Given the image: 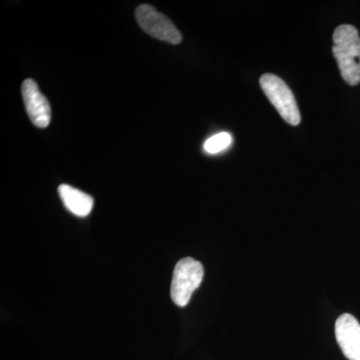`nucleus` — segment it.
I'll return each instance as SVG.
<instances>
[{
    "label": "nucleus",
    "instance_id": "obj_7",
    "mask_svg": "<svg viewBox=\"0 0 360 360\" xmlns=\"http://www.w3.org/2000/svg\"><path fill=\"white\" fill-rule=\"evenodd\" d=\"M58 193L66 210L79 217H85L94 208V198L89 194L68 184H61Z\"/></svg>",
    "mask_w": 360,
    "mask_h": 360
},
{
    "label": "nucleus",
    "instance_id": "obj_5",
    "mask_svg": "<svg viewBox=\"0 0 360 360\" xmlns=\"http://www.w3.org/2000/svg\"><path fill=\"white\" fill-rule=\"evenodd\" d=\"M26 112L33 124L39 129L49 127L51 120V104L33 79H26L21 86Z\"/></svg>",
    "mask_w": 360,
    "mask_h": 360
},
{
    "label": "nucleus",
    "instance_id": "obj_3",
    "mask_svg": "<svg viewBox=\"0 0 360 360\" xmlns=\"http://www.w3.org/2000/svg\"><path fill=\"white\" fill-rule=\"evenodd\" d=\"M260 87L272 105L288 124H300L302 120L293 92L281 77L265 73L259 79Z\"/></svg>",
    "mask_w": 360,
    "mask_h": 360
},
{
    "label": "nucleus",
    "instance_id": "obj_1",
    "mask_svg": "<svg viewBox=\"0 0 360 360\" xmlns=\"http://www.w3.org/2000/svg\"><path fill=\"white\" fill-rule=\"evenodd\" d=\"M333 56L347 84H360V37L354 26L342 25L333 32Z\"/></svg>",
    "mask_w": 360,
    "mask_h": 360
},
{
    "label": "nucleus",
    "instance_id": "obj_2",
    "mask_svg": "<svg viewBox=\"0 0 360 360\" xmlns=\"http://www.w3.org/2000/svg\"><path fill=\"white\" fill-rule=\"evenodd\" d=\"M205 269L202 264L191 257L179 260L174 267L170 295L177 307H184L191 302V295L202 283Z\"/></svg>",
    "mask_w": 360,
    "mask_h": 360
},
{
    "label": "nucleus",
    "instance_id": "obj_8",
    "mask_svg": "<svg viewBox=\"0 0 360 360\" xmlns=\"http://www.w3.org/2000/svg\"><path fill=\"white\" fill-rule=\"evenodd\" d=\"M232 136L229 132H219L205 142L203 149L208 155H217L231 146Z\"/></svg>",
    "mask_w": 360,
    "mask_h": 360
},
{
    "label": "nucleus",
    "instance_id": "obj_4",
    "mask_svg": "<svg viewBox=\"0 0 360 360\" xmlns=\"http://www.w3.org/2000/svg\"><path fill=\"white\" fill-rule=\"evenodd\" d=\"M135 18L141 30L156 39L172 44H179L182 41L181 33L172 21L149 4H141L137 7Z\"/></svg>",
    "mask_w": 360,
    "mask_h": 360
},
{
    "label": "nucleus",
    "instance_id": "obj_6",
    "mask_svg": "<svg viewBox=\"0 0 360 360\" xmlns=\"http://www.w3.org/2000/svg\"><path fill=\"white\" fill-rule=\"evenodd\" d=\"M335 336L343 354L349 360H360V324L352 314H345L335 322Z\"/></svg>",
    "mask_w": 360,
    "mask_h": 360
}]
</instances>
